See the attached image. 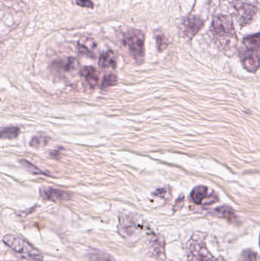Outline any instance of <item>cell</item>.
<instances>
[{
	"instance_id": "obj_1",
	"label": "cell",
	"mask_w": 260,
	"mask_h": 261,
	"mask_svg": "<svg viewBox=\"0 0 260 261\" xmlns=\"http://www.w3.org/2000/svg\"><path fill=\"white\" fill-rule=\"evenodd\" d=\"M211 29L218 39L219 46L230 55L237 44L233 20L227 15H217L213 19Z\"/></svg>"
},
{
	"instance_id": "obj_2",
	"label": "cell",
	"mask_w": 260,
	"mask_h": 261,
	"mask_svg": "<svg viewBox=\"0 0 260 261\" xmlns=\"http://www.w3.org/2000/svg\"><path fill=\"white\" fill-rule=\"evenodd\" d=\"M205 234L196 233L187 243L189 261H218L210 253L205 242Z\"/></svg>"
},
{
	"instance_id": "obj_3",
	"label": "cell",
	"mask_w": 260,
	"mask_h": 261,
	"mask_svg": "<svg viewBox=\"0 0 260 261\" xmlns=\"http://www.w3.org/2000/svg\"><path fill=\"white\" fill-rule=\"evenodd\" d=\"M3 242L13 251L23 254L27 261H44L42 254L21 237L13 234H7L4 236Z\"/></svg>"
},
{
	"instance_id": "obj_4",
	"label": "cell",
	"mask_w": 260,
	"mask_h": 261,
	"mask_svg": "<svg viewBox=\"0 0 260 261\" xmlns=\"http://www.w3.org/2000/svg\"><path fill=\"white\" fill-rule=\"evenodd\" d=\"M123 42L132 58L137 62H142L145 57V35L143 32L138 29L128 30L124 34Z\"/></svg>"
},
{
	"instance_id": "obj_5",
	"label": "cell",
	"mask_w": 260,
	"mask_h": 261,
	"mask_svg": "<svg viewBox=\"0 0 260 261\" xmlns=\"http://www.w3.org/2000/svg\"><path fill=\"white\" fill-rule=\"evenodd\" d=\"M144 230L142 220L134 215H122L119 221L118 231L124 237H132Z\"/></svg>"
},
{
	"instance_id": "obj_6",
	"label": "cell",
	"mask_w": 260,
	"mask_h": 261,
	"mask_svg": "<svg viewBox=\"0 0 260 261\" xmlns=\"http://www.w3.org/2000/svg\"><path fill=\"white\" fill-rule=\"evenodd\" d=\"M233 8L236 10V20L240 26H248L253 22L257 13L255 6L242 2L240 0H235Z\"/></svg>"
},
{
	"instance_id": "obj_7",
	"label": "cell",
	"mask_w": 260,
	"mask_h": 261,
	"mask_svg": "<svg viewBox=\"0 0 260 261\" xmlns=\"http://www.w3.org/2000/svg\"><path fill=\"white\" fill-rule=\"evenodd\" d=\"M191 198L195 203L198 205H212L217 202V195L214 192H209L208 187L198 186L195 187L191 193Z\"/></svg>"
},
{
	"instance_id": "obj_8",
	"label": "cell",
	"mask_w": 260,
	"mask_h": 261,
	"mask_svg": "<svg viewBox=\"0 0 260 261\" xmlns=\"http://www.w3.org/2000/svg\"><path fill=\"white\" fill-rule=\"evenodd\" d=\"M205 21L199 16L191 15L183 21V34L187 39H192L203 28Z\"/></svg>"
},
{
	"instance_id": "obj_9",
	"label": "cell",
	"mask_w": 260,
	"mask_h": 261,
	"mask_svg": "<svg viewBox=\"0 0 260 261\" xmlns=\"http://www.w3.org/2000/svg\"><path fill=\"white\" fill-rule=\"evenodd\" d=\"M40 194L42 199L52 201V202H61V201L69 200L71 199L70 193L63 190L51 188V187L41 190Z\"/></svg>"
},
{
	"instance_id": "obj_10",
	"label": "cell",
	"mask_w": 260,
	"mask_h": 261,
	"mask_svg": "<svg viewBox=\"0 0 260 261\" xmlns=\"http://www.w3.org/2000/svg\"><path fill=\"white\" fill-rule=\"evenodd\" d=\"M149 244L150 250L153 256L157 259H161L164 256V242L163 238L157 235L152 236Z\"/></svg>"
},
{
	"instance_id": "obj_11",
	"label": "cell",
	"mask_w": 260,
	"mask_h": 261,
	"mask_svg": "<svg viewBox=\"0 0 260 261\" xmlns=\"http://www.w3.org/2000/svg\"><path fill=\"white\" fill-rule=\"evenodd\" d=\"M98 64L102 68H115L117 66L115 54L112 51H108L103 53L100 56Z\"/></svg>"
},
{
	"instance_id": "obj_12",
	"label": "cell",
	"mask_w": 260,
	"mask_h": 261,
	"mask_svg": "<svg viewBox=\"0 0 260 261\" xmlns=\"http://www.w3.org/2000/svg\"><path fill=\"white\" fill-rule=\"evenodd\" d=\"M80 74L84 77L91 87H95L98 81V75L93 67H84L80 70Z\"/></svg>"
},
{
	"instance_id": "obj_13",
	"label": "cell",
	"mask_w": 260,
	"mask_h": 261,
	"mask_svg": "<svg viewBox=\"0 0 260 261\" xmlns=\"http://www.w3.org/2000/svg\"><path fill=\"white\" fill-rule=\"evenodd\" d=\"M243 67L246 69L247 71L250 73H255L258 70L260 67V59L258 56L255 54H249L243 58Z\"/></svg>"
},
{
	"instance_id": "obj_14",
	"label": "cell",
	"mask_w": 260,
	"mask_h": 261,
	"mask_svg": "<svg viewBox=\"0 0 260 261\" xmlns=\"http://www.w3.org/2000/svg\"><path fill=\"white\" fill-rule=\"evenodd\" d=\"M54 65L57 68L64 70V71H71L77 67L78 61L76 58H68L65 60L54 61Z\"/></svg>"
},
{
	"instance_id": "obj_15",
	"label": "cell",
	"mask_w": 260,
	"mask_h": 261,
	"mask_svg": "<svg viewBox=\"0 0 260 261\" xmlns=\"http://www.w3.org/2000/svg\"><path fill=\"white\" fill-rule=\"evenodd\" d=\"M246 48L249 51H256L260 50V32L255 35L246 37L243 40Z\"/></svg>"
},
{
	"instance_id": "obj_16",
	"label": "cell",
	"mask_w": 260,
	"mask_h": 261,
	"mask_svg": "<svg viewBox=\"0 0 260 261\" xmlns=\"http://www.w3.org/2000/svg\"><path fill=\"white\" fill-rule=\"evenodd\" d=\"M213 214L218 218H227V219L233 218L235 216V212L233 209L230 206H220V207L214 209Z\"/></svg>"
},
{
	"instance_id": "obj_17",
	"label": "cell",
	"mask_w": 260,
	"mask_h": 261,
	"mask_svg": "<svg viewBox=\"0 0 260 261\" xmlns=\"http://www.w3.org/2000/svg\"><path fill=\"white\" fill-rule=\"evenodd\" d=\"M20 134V129L18 127L12 126L3 128L1 130V137L2 139H16Z\"/></svg>"
},
{
	"instance_id": "obj_18",
	"label": "cell",
	"mask_w": 260,
	"mask_h": 261,
	"mask_svg": "<svg viewBox=\"0 0 260 261\" xmlns=\"http://www.w3.org/2000/svg\"><path fill=\"white\" fill-rule=\"evenodd\" d=\"M49 141L50 138L47 137V136H34L30 141L29 145L32 148H38L46 146L49 143Z\"/></svg>"
},
{
	"instance_id": "obj_19",
	"label": "cell",
	"mask_w": 260,
	"mask_h": 261,
	"mask_svg": "<svg viewBox=\"0 0 260 261\" xmlns=\"http://www.w3.org/2000/svg\"><path fill=\"white\" fill-rule=\"evenodd\" d=\"M19 162H20V164H21L27 171H29V172L32 173V174H38V175L48 176V174H47L46 173L44 172L42 170H40L36 166L33 165L32 163L29 162V161H26V160H20Z\"/></svg>"
},
{
	"instance_id": "obj_20",
	"label": "cell",
	"mask_w": 260,
	"mask_h": 261,
	"mask_svg": "<svg viewBox=\"0 0 260 261\" xmlns=\"http://www.w3.org/2000/svg\"><path fill=\"white\" fill-rule=\"evenodd\" d=\"M89 257L91 261H115L114 258L111 257V255L98 251V250L94 253H91Z\"/></svg>"
},
{
	"instance_id": "obj_21",
	"label": "cell",
	"mask_w": 260,
	"mask_h": 261,
	"mask_svg": "<svg viewBox=\"0 0 260 261\" xmlns=\"http://www.w3.org/2000/svg\"><path fill=\"white\" fill-rule=\"evenodd\" d=\"M117 75H115L114 73H110V74L105 75V77H104L101 87H102V89H107V88L110 87V86H114V85L117 84Z\"/></svg>"
},
{
	"instance_id": "obj_22",
	"label": "cell",
	"mask_w": 260,
	"mask_h": 261,
	"mask_svg": "<svg viewBox=\"0 0 260 261\" xmlns=\"http://www.w3.org/2000/svg\"><path fill=\"white\" fill-rule=\"evenodd\" d=\"M156 44H157V48L159 51H162L167 48L169 45L168 39L166 38L165 35H157L156 36Z\"/></svg>"
},
{
	"instance_id": "obj_23",
	"label": "cell",
	"mask_w": 260,
	"mask_h": 261,
	"mask_svg": "<svg viewBox=\"0 0 260 261\" xmlns=\"http://www.w3.org/2000/svg\"><path fill=\"white\" fill-rule=\"evenodd\" d=\"M238 261H257V254L252 250H245Z\"/></svg>"
},
{
	"instance_id": "obj_24",
	"label": "cell",
	"mask_w": 260,
	"mask_h": 261,
	"mask_svg": "<svg viewBox=\"0 0 260 261\" xmlns=\"http://www.w3.org/2000/svg\"><path fill=\"white\" fill-rule=\"evenodd\" d=\"M78 50H79V52L80 54H83V55L88 56V57H90V58H93L94 55L92 54L91 50L86 46L84 44L79 43L78 45Z\"/></svg>"
},
{
	"instance_id": "obj_25",
	"label": "cell",
	"mask_w": 260,
	"mask_h": 261,
	"mask_svg": "<svg viewBox=\"0 0 260 261\" xmlns=\"http://www.w3.org/2000/svg\"><path fill=\"white\" fill-rule=\"evenodd\" d=\"M76 4L80 7H86V8H93L94 4L92 0H76Z\"/></svg>"
},
{
	"instance_id": "obj_26",
	"label": "cell",
	"mask_w": 260,
	"mask_h": 261,
	"mask_svg": "<svg viewBox=\"0 0 260 261\" xmlns=\"http://www.w3.org/2000/svg\"><path fill=\"white\" fill-rule=\"evenodd\" d=\"M183 203H184V196H179V199L176 200V204H175L174 207H173V210L176 211L181 209L183 207Z\"/></svg>"
},
{
	"instance_id": "obj_27",
	"label": "cell",
	"mask_w": 260,
	"mask_h": 261,
	"mask_svg": "<svg viewBox=\"0 0 260 261\" xmlns=\"http://www.w3.org/2000/svg\"><path fill=\"white\" fill-rule=\"evenodd\" d=\"M167 193V190L165 188L159 189L156 190L155 193H154V196H160V197H164V194Z\"/></svg>"
}]
</instances>
